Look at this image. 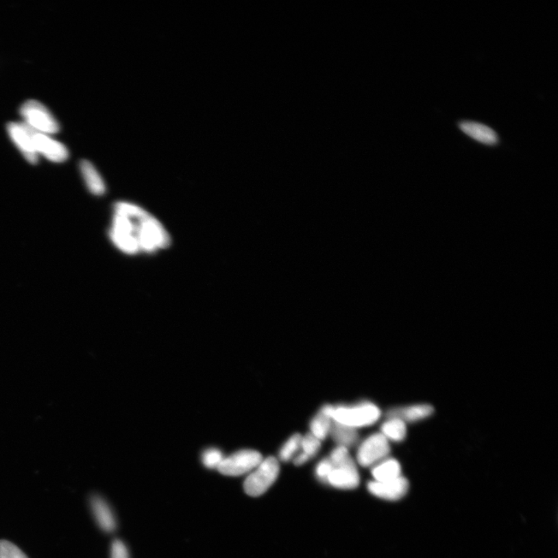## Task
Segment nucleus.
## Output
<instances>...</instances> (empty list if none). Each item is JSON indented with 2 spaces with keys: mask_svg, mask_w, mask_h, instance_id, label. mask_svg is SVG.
Here are the masks:
<instances>
[{
  "mask_svg": "<svg viewBox=\"0 0 558 558\" xmlns=\"http://www.w3.org/2000/svg\"><path fill=\"white\" fill-rule=\"evenodd\" d=\"M33 138L38 156L41 154L53 162H63L68 158L67 148L46 134L34 130Z\"/></svg>",
  "mask_w": 558,
  "mask_h": 558,
  "instance_id": "10",
  "label": "nucleus"
},
{
  "mask_svg": "<svg viewBox=\"0 0 558 558\" xmlns=\"http://www.w3.org/2000/svg\"><path fill=\"white\" fill-rule=\"evenodd\" d=\"M91 509L99 527L106 532H112L115 530L116 520L109 505L99 496L91 498Z\"/></svg>",
  "mask_w": 558,
  "mask_h": 558,
  "instance_id": "12",
  "label": "nucleus"
},
{
  "mask_svg": "<svg viewBox=\"0 0 558 558\" xmlns=\"http://www.w3.org/2000/svg\"><path fill=\"white\" fill-rule=\"evenodd\" d=\"M389 452L390 446L387 439L381 433H374L361 444L357 460L361 466L370 467L387 459Z\"/></svg>",
  "mask_w": 558,
  "mask_h": 558,
  "instance_id": "6",
  "label": "nucleus"
},
{
  "mask_svg": "<svg viewBox=\"0 0 558 558\" xmlns=\"http://www.w3.org/2000/svg\"><path fill=\"white\" fill-rule=\"evenodd\" d=\"M21 114L25 119L27 125L35 132L41 134H56L59 125L43 104L35 100H29L22 106Z\"/></svg>",
  "mask_w": 558,
  "mask_h": 558,
  "instance_id": "4",
  "label": "nucleus"
},
{
  "mask_svg": "<svg viewBox=\"0 0 558 558\" xmlns=\"http://www.w3.org/2000/svg\"><path fill=\"white\" fill-rule=\"evenodd\" d=\"M332 423L333 420L328 415L319 411L311 420V433L319 441H324L330 435Z\"/></svg>",
  "mask_w": 558,
  "mask_h": 558,
  "instance_id": "18",
  "label": "nucleus"
},
{
  "mask_svg": "<svg viewBox=\"0 0 558 558\" xmlns=\"http://www.w3.org/2000/svg\"><path fill=\"white\" fill-rule=\"evenodd\" d=\"M0 558H28L23 552L8 540H0Z\"/></svg>",
  "mask_w": 558,
  "mask_h": 558,
  "instance_id": "22",
  "label": "nucleus"
},
{
  "mask_svg": "<svg viewBox=\"0 0 558 558\" xmlns=\"http://www.w3.org/2000/svg\"><path fill=\"white\" fill-rule=\"evenodd\" d=\"M333 465V464H332ZM360 483L357 467L352 457L338 465H333L326 484L339 489H354Z\"/></svg>",
  "mask_w": 558,
  "mask_h": 558,
  "instance_id": "7",
  "label": "nucleus"
},
{
  "mask_svg": "<svg viewBox=\"0 0 558 558\" xmlns=\"http://www.w3.org/2000/svg\"><path fill=\"white\" fill-rule=\"evenodd\" d=\"M280 467L273 457L263 459L246 478L243 489L248 496L257 497L263 495L276 482Z\"/></svg>",
  "mask_w": 558,
  "mask_h": 558,
  "instance_id": "3",
  "label": "nucleus"
},
{
  "mask_svg": "<svg viewBox=\"0 0 558 558\" xmlns=\"http://www.w3.org/2000/svg\"><path fill=\"white\" fill-rule=\"evenodd\" d=\"M111 558H129L128 548L121 540H115L111 547Z\"/></svg>",
  "mask_w": 558,
  "mask_h": 558,
  "instance_id": "24",
  "label": "nucleus"
},
{
  "mask_svg": "<svg viewBox=\"0 0 558 558\" xmlns=\"http://www.w3.org/2000/svg\"><path fill=\"white\" fill-rule=\"evenodd\" d=\"M301 440L302 436L300 433H295L291 437L279 450V459L282 461H289L292 459L300 448Z\"/></svg>",
  "mask_w": 558,
  "mask_h": 558,
  "instance_id": "19",
  "label": "nucleus"
},
{
  "mask_svg": "<svg viewBox=\"0 0 558 558\" xmlns=\"http://www.w3.org/2000/svg\"><path fill=\"white\" fill-rule=\"evenodd\" d=\"M223 459L221 451L216 448H210L205 450L203 456H202V461L208 468H218Z\"/></svg>",
  "mask_w": 558,
  "mask_h": 558,
  "instance_id": "21",
  "label": "nucleus"
},
{
  "mask_svg": "<svg viewBox=\"0 0 558 558\" xmlns=\"http://www.w3.org/2000/svg\"><path fill=\"white\" fill-rule=\"evenodd\" d=\"M382 435L393 441H402L407 436L406 423L398 418H389L382 425Z\"/></svg>",
  "mask_w": 558,
  "mask_h": 558,
  "instance_id": "17",
  "label": "nucleus"
},
{
  "mask_svg": "<svg viewBox=\"0 0 558 558\" xmlns=\"http://www.w3.org/2000/svg\"><path fill=\"white\" fill-rule=\"evenodd\" d=\"M320 448H322V441L314 437L312 433H308L306 436L302 437L301 453L306 455L308 459L311 460L314 456H316Z\"/></svg>",
  "mask_w": 558,
  "mask_h": 558,
  "instance_id": "20",
  "label": "nucleus"
},
{
  "mask_svg": "<svg viewBox=\"0 0 558 558\" xmlns=\"http://www.w3.org/2000/svg\"><path fill=\"white\" fill-rule=\"evenodd\" d=\"M80 170L87 188L93 194L101 195L106 193V185L103 178L91 162L82 161L80 164Z\"/></svg>",
  "mask_w": 558,
  "mask_h": 558,
  "instance_id": "14",
  "label": "nucleus"
},
{
  "mask_svg": "<svg viewBox=\"0 0 558 558\" xmlns=\"http://www.w3.org/2000/svg\"><path fill=\"white\" fill-rule=\"evenodd\" d=\"M330 417L335 422L357 429L375 424L381 417V411L373 403L362 402L353 406H333Z\"/></svg>",
  "mask_w": 558,
  "mask_h": 558,
  "instance_id": "2",
  "label": "nucleus"
},
{
  "mask_svg": "<svg viewBox=\"0 0 558 558\" xmlns=\"http://www.w3.org/2000/svg\"><path fill=\"white\" fill-rule=\"evenodd\" d=\"M459 128L470 138L487 145H495L498 143V135L494 130L485 124L473 121H463Z\"/></svg>",
  "mask_w": 558,
  "mask_h": 558,
  "instance_id": "11",
  "label": "nucleus"
},
{
  "mask_svg": "<svg viewBox=\"0 0 558 558\" xmlns=\"http://www.w3.org/2000/svg\"><path fill=\"white\" fill-rule=\"evenodd\" d=\"M372 474L376 482H387L401 476V466L393 459H385L374 466Z\"/></svg>",
  "mask_w": 558,
  "mask_h": 558,
  "instance_id": "15",
  "label": "nucleus"
},
{
  "mask_svg": "<svg viewBox=\"0 0 558 558\" xmlns=\"http://www.w3.org/2000/svg\"><path fill=\"white\" fill-rule=\"evenodd\" d=\"M148 215L149 213L138 206L126 202L115 204L110 236L119 250L127 254L141 252L140 241Z\"/></svg>",
  "mask_w": 558,
  "mask_h": 558,
  "instance_id": "1",
  "label": "nucleus"
},
{
  "mask_svg": "<svg viewBox=\"0 0 558 558\" xmlns=\"http://www.w3.org/2000/svg\"><path fill=\"white\" fill-rule=\"evenodd\" d=\"M263 460L258 451L242 450L224 458L217 469L224 476H240L253 471Z\"/></svg>",
  "mask_w": 558,
  "mask_h": 558,
  "instance_id": "5",
  "label": "nucleus"
},
{
  "mask_svg": "<svg viewBox=\"0 0 558 558\" xmlns=\"http://www.w3.org/2000/svg\"><path fill=\"white\" fill-rule=\"evenodd\" d=\"M433 413V408L427 404L413 405L393 409L389 413V418H398L403 422H415L429 417Z\"/></svg>",
  "mask_w": 558,
  "mask_h": 558,
  "instance_id": "13",
  "label": "nucleus"
},
{
  "mask_svg": "<svg viewBox=\"0 0 558 558\" xmlns=\"http://www.w3.org/2000/svg\"><path fill=\"white\" fill-rule=\"evenodd\" d=\"M8 130L11 139L13 140L27 161L32 164L37 163L38 154L34 146V130L25 123H10L8 125Z\"/></svg>",
  "mask_w": 558,
  "mask_h": 558,
  "instance_id": "8",
  "label": "nucleus"
},
{
  "mask_svg": "<svg viewBox=\"0 0 558 558\" xmlns=\"http://www.w3.org/2000/svg\"><path fill=\"white\" fill-rule=\"evenodd\" d=\"M330 433L338 446L348 448L352 446L359 439L357 429L345 425L338 424L333 421Z\"/></svg>",
  "mask_w": 558,
  "mask_h": 558,
  "instance_id": "16",
  "label": "nucleus"
},
{
  "mask_svg": "<svg viewBox=\"0 0 558 558\" xmlns=\"http://www.w3.org/2000/svg\"><path fill=\"white\" fill-rule=\"evenodd\" d=\"M332 468H333V465H332L329 458L320 461L316 468V474L318 479L326 483Z\"/></svg>",
  "mask_w": 558,
  "mask_h": 558,
  "instance_id": "23",
  "label": "nucleus"
},
{
  "mask_svg": "<svg viewBox=\"0 0 558 558\" xmlns=\"http://www.w3.org/2000/svg\"><path fill=\"white\" fill-rule=\"evenodd\" d=\"M371 494L383 500L396 501L404 496L409 489L408 481L402 476L387 482L372 481L367 485Z\"/></svg>",
  "mask_w": 558,
  "mask_h": 558,
  "instance_id": "9",
  "label": "nucleus"
}]
</instances>
